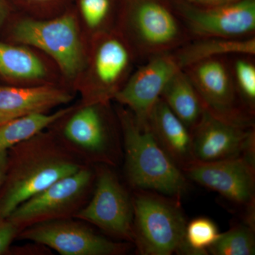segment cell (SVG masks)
<instances>
[{
	"instance_id": "obj_1",
	"label": "cell",
	"mask_w": 255,
	"mask_h": 255,
	"mask_svg": "<svg viewBox=\"0 0 255 255\" xmlns=\"http://www.w3.org/2000/svg\"><path fill=\"white\" fill-rule=\"evenodd\" d=\"M84 167L68 146L43 131L11 147L0 189V218L9 217L23 201Z\"/></svg>"
},
{
	"instance_id": "obj_2",
	"label": "cell",
	"mask_w": 255,
	"mask_h": 255,
	"mask_svg": "<svg viewBox=\"0 0 255 255\" xmlns=\"http://www.w3.org/2000/svg\"><path fill=\"white\" fill-rule=\"evenodd\" d=\"M119 119L130 185L179 199L187 190V178L159 145L148 124L140 125L130 111L122 110Z\"/></svg>"
},
{
	"instance_id": "obj_3",
	"label": "cell",
	"mask_w": 255,
	"mask_h": 255,
	"mask_svg": "<svg viewBox=\"0 0 255 255\" xmlns=\"http://www.w3.org/2000/svg\"><path fill=\"white\" fill-rule=\"evenodd\" d=\"M134 243L140 255H190L179 199L140 190L132 198Z\"/></svg>"
},
{
	"instance_id": "obj_4",
	"label": "cell",
	"mask_w": 255,
	"mask_h": 255,
	"mask_svg": "<svg viewBox=\"0 0 255 255\" xmlns=\"http://www.w3.org/2000/svg\"><path fill=\"white\" fill-rule=\"evenodd\" d=\"M95 178L85 166L23 201L8 219L21 231L38 223L73 218L84 206Z\"/></svg>"
},
{
	"instance_id": "obj_5",
	"label": "cell",
	"mask_w": 255,
	"mask_h": 255,
	"mask_svg": "<svg viewBox=\"0 0 255 255\" xmlns=\"http://www.w3.org/2000/svg\"><path fill=\"white\" fill-rule=\"evenodd\" d=\"M127 25L130 46L146 60L174 51L191 39L176 12L157 0H137Z\"/></svg>"
},
{
	"instance_id": "obj_6",
	"label": "cell",
	"mask_w": 255,
	"mask_h": 255,
	"mask_svg": "<svg viewBox=\"0 0 255 255\" xmlns=\"http://www.w3.org/2000/svg\"><path fill=\"white\" fill-rule=\"evenodd\" d=\"M228 57L202 60L183 70L190 78L206 112L229 123L255 128L254 115L245 108L238 96Z\"/></svg>"
},
{
	"instance_id": "obj_7",
	"label": "cell",
	"mask_w": 255,
	"mask_h": 255,
	"mask_svg": "<svg viewBox=\"0 0 255 255\" xmlns=\"http://www.w3.org/2000/svg\"><path fill=\"white\" fill-rule=\"evenodd\" d=\"M95 179L91 200L73 218L92 223L114 237L134 243L132 198L109 167H100Z\"/></svg>"
},
{
	"instance_id": "obj_8",
	"label": "cell",
	"mask_w": 255,
	"mask_h": 255,
	"mask_svg": "<svg viewBox=\"0 0 255 255\" xmlns=\"http://www.w3.org/2000/svg\"><path fill=\"white\" fill-rule=\"evenodd\" d=\"M176 14L191 38H245L255 35V0L200 6L184 0L175 4Z\"/></svg>"
},
{
	"instance_id": "obj_9",
	"label": "cell",
	"mask_w": 255,
	"mask_h": 255,
	"mask_svg": "<svg viewBox=\"0 0 255 255\" xmlns=\"http://www.w3.org/2000/svg\"><path fill=\"white\" fill-rule=\"evenodd\" d=\"M187 179L216 191L254 215L255 156L244 155L212 162L194 160L182 169Z\"/></svg>"
},
{
	"instance_id": "obj_10",
	"label": "cell",
	"mask_w": 255,
	"mask_h": 255,
	"mask_svg": "<svg viewBox=\"0 0 255 255\" xmlns=\"http://www.w3.org/2000/svg\"><path fill=\"white\" fill-rule=\"evenodd\" d=\"M16 238L48 247L62 255H122L129 247V243L110 241L70 219L33 225L22 230Z\"/></svg>"
},
{
	"instance_id": "obj_11",
	"label": "cell",
	"mask_w": 255,
	"mask_h": 255,
	"mask_svg": "<svg viewBox=\"0 0 255 255\" xmlns=\"http://www.w3.org/2000/svg\"><path fill=\"white\" fill-rule=\"evenodd\" d=\"M14 36L20 43L46 52L67 75H75L83 63L78 28L71 16L47 21H21L15 26Z\"/></svg>"
},
{
	"instance_id": "obj_12",
	"label": "cell",
	"mask_w": 255,
	"mask_h": 255,
	"mask_svg": "<svg viewBox=\"0 0 255 255\" xmlns=\"http://www.w3.org/2000/svg\"><path fill=\"white\" fill-rule=\"evenodd\" d=\"M180 70L171 52L150 57L128 78L114 99L127 106L140 125H147L151 112L164 87Z\"/></svg>"
},
{
	"instance_id": "obj_13",
	"label": "cell",
	"mask_w": 255,
	"mask_h": 255,
	"mask_svg": "<svg viewBox=\"0 0 255 255\" xmlns=\"http://www.w3.org/2000/svg\"><path fill=\"white\" fill-rule=\"evenodd\" d=\"M194 160L212 162L255 156V128L236 125L204 110L191 130Z\"/></svg>"
},
{
	"instance_id": "obj_14",
	"label": "cell",
	"mask_w": 255,
	"mask_h": 255,
	"mask_svg": "<svg viewBox=\"0 0 255 255\" xmlns=\"http://www.w3.org/2000/svg\"><path fill=\"white\" fill-rule=\"evenodd\" d=\"M98 104L87 105L74 114L65 125L67 141L89 157L114 164L116 145Z\"/></svg>"
},
{
	"instance_id": "obj_15",
	"label": "cell",
	"mask_w": 255,
	"mask_h": 255,
	"mask_svg": "<svg viewBox=\"0 0 255 255\" xmlns=\"http://www.w3.org/2000/svg\"><path fill=\"white\" fill-rule=\"evenodd\" d=\"M135 52L128 42L117 36L103 38L96 48L93 72L96 80L92 105L105 103L120 90L119 84L131 66Z\"/></svg>"
},
{
	"instance_id": "obj_16",
	"label": "cell",
	"mask_w": 255,
	"mask_h": 255,
	"mask_svg": "<svg viewBox=\"0 0 255 255\" xmlns=\"http://www.w3.org/2000/svg\"><path fill=\"white\" fill-rule=\"evenodd\" d=\"M72 97L53 87L0 86V125L13 119L68 103Z\"/></svg>"
},
{
	"instance_id": "obj_17",
	"label": "cell",
	"mask_w": 255,
	"mask_h": 255,
	"mask_svg": "<svg viewBox=\"0 0 255 255\" xmlns=\"http://www.w3.org/2000/svg\"><path fill=\"white\" fill-rule=\"evenodd\" d=\"M148 126L159 145L181 169L194 161L190 129L161 98L151 112Z\"/></svg>"
},
{
	"instance_id": "obj_18",
	"label": "cell",
	"mask_w": 255,
	"mask_h": 255,
	"mask_svg": "<svg viewBox=\"0 0 255 255\" xmlns=\"http://www.w3.org/2000/svg\"><path fill=\"white\" fill-rule=\"evenodd\" d=\"M179 68L219 57L235 55H255V36L245 38H191L171 52Z\"/></svg>"
},
{
	"instance_id": "obj_19",
	"label": "cell",
	"mask_w": 255,
	"mask_h": 255,
	"mask_svg": "<svg viewBox=\"0 0 255 255\" xmlns=\"http://www.w3.org/2000/svg\"><path fill=\"white\" fill-rule=\"evenodd\" d=\"M161 99L191 131L205 110L195 87L184 70H179L167 82Z\"/></svg>"
},
{
	"instance_id": "obj_20",
	"label": "cell",
	"mask_w": 255,
	"mask_h": 255,
	"mask_svg": "<svg viewBox=\"0 0 255 255\" xmlns=\"http://www.w3.org/2000/svg\"><path fill=\"white\" fill-rule=\"evenodd\" d=\"M72 111L71 107L53 114H30L0 125V153L35 136Z\"/></svg>"
},
{
	"instance_id": "obj_21",
	"label": "cell",
	"mask_w": 255,
	"mask_h": 255,
	"mask_svg": "<svg viewBox=\"0 0 255 255\" xmlns=\"http://www.w3.org/2000/svg\"><path fill=\"white\" fill-rule=\"evenodd\" d=\"M46 68L41 60L26 48L0 42V75L18 80L43 78Z\"/></svg>"
},
{
	"instance_id": "obj_22",
	"label": "cell",
	"mask_w": 255,
	"mask_h": 255,
	"mask_svg": "<svg viewBox=\"0 0 255 255\" xmlns=\"http://www.w3.org/2000/svg\"><path fill=\"white\" fill-rule=\"evenodd\" d=\"M209 253L214 255H255L254 228L251 224H240L221 233L208 250Z\"/></svg>"
},
{
	"instance_id": "obj_23",
	"label": "cell",
	"mask_w": 255,
	"mask_h": 255,
	"mask_svg": "<svg viewBox=\"0 0 255 255\" xmlns=\"http://www.w3.org/2000/svg\"><path fill=\"white\" fill-rule=\"evenodd\" d=\"M230 60L231 73L242 103L250 113L255 115V63L252 55H235Z\"/></svg>"
},
{
	"instance_id": "obj_24",
	"label": "cell",
	"mask_w": 255,
	"mask_h": 255,
	"mask_svg": "<svg viewBox=\"0 0 255 255\" xmlns=\"http://www.w3.org/2000/svg\"><path fill=\"white\" fill-rule=\"evenodd\" d=\"M220 234L219 228L211 219L200 217L192 220L187 224L185 231L186 244L190 255L208 254V250Z\"/></svg>"
},
{
	"instance_id": "obj_25",
	"label": "cell",
	"mask_w": 255,
	"mask_h": 255,
	"mask_svg": "<svg viewBox=\"0 0 255 255\" xmlns=\"http://www.w3.org/2000/svg\"><path fill=\"white\" fill-rule=\"evenodd\" d=\"M82 16L87 26L97 29L103 26L110 16V0H80Z\"/></svg>"
},
{
	"instance_id": "obj_26",
	"label": "cell",
	"mask_w": 255,
	"mask_h": 255,
	"mask_svg": "<svg viewBox=\"0 0 255 255\" xmlns=\"http://www.w3.org/2000/svg\"><path fill=\"white\" fill-rule=\"evenodd\" d=\"M20 232L19 228L11 220L0 218V255L9 251L11 243Z\"/></svg>"
},
{
	"instance_id": "obj_27",
	"label": "cell",
	"mask_w": 255,
	"mask_h": 255,
	"mask_svg": "<svg viewBox=\"0 0 255 255\" xmlns=\"http://www.w3.org/2000/svg\"><path fill=\"white\" fill-rule=\"evenodd\" d=\"M191 4L200 6H214L231 4L240 0H184Z\"/></svg>"
},
{
	"instance_id": "obj_28",
	"label": "cell",
	"mask_w": 255,
	"mask_h": 255,
	"mask_svg": "<svg viewBox=\"0 0 255 255\" xmlns=\"http://www.w3.org/2000/svg\"><path fill=\"white\" fill-rule=\"evenodd\" d=\"M7 167V151L0 153V189L4 182Z\"/></svg>"
},
{
	"instance_id": "obj_29",
	"label": "cell",
	"mask_w": 255,
	"mask_h": 255,
	"mask_svg": "<svg viewBox=\"0 0 255 255\" xmlns=\"http://www.w3.org/2000/svg\"><path fill=\"white\" fill-rule=\"evenodd\" d=\"M1 16H2V7H1V2H0V20H1Z\"/></svg>"
},
{
	"instance_id": "obj_30",
	"label": "cell",
	"mask_w": 255,
	"mask_h": 255,
	"mask_svg": "<svg viewBox=\"0 0 255 255\" xmlns=\"http://www.w3.org/2000/svg\"><path fill=\"white\" fill-rule=\"evenodd\" d=\"M36 1H47V0H36Z\"/></svg>"
}]
</instances>
